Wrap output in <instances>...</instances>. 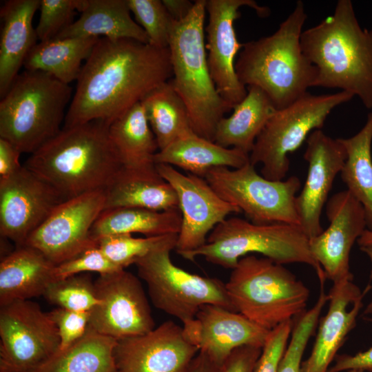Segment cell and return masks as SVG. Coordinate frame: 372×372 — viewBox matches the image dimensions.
Segmentation results:
<instances>
[{"instance_id":"1","label":"cell","mask_w":372,"mask_h":372,"mask_svg":"<svg viewBox=\"0 0 372 372\" xmlns=\"http://www.w3.org/2000/svg\"><path fill=\"white\" fill-rule=\"evenodd\" d=\"M172 77L168 48L99 38L76 80L63 127L92 121L110 125Z\"/></svg>"},{"instance_id":"2","label":"cell","mask_w":372,"mask_h":372,"mask_svg":"<svg viewBox=\"0 0 372 372\" xmlns=\"http://www.w3.org/2000/svg\"><path fill=\"white\" fill-rule=\"evenodd\" d=\"M24 166L65 200L105 190L123 168L109 125L102 121L62 127L30 154Z\"/></svg>"},{"instance_id":"3","label":"cell","mask_w":372,"mask_h":372,"mask_svg":"<svg viewBox=\"0 0 372 372\" xmlns=\"http://www.w3.org/2000/svg\"><path fill=\"white\" fill-rule=\"evenodd\" d=\"M300 43L317 70L315 86L349 92L372 108V30L360 26L351 1H338L331 15L302 32Z\"/></svg>"},{"instance_id":"4","label":"cell","mask_w":372,"mask_h":372,"mask_svg":"<svg viewBox=\"0 0 372 372\" xmlns=\"http://www.w3.org/2000/svg\"><path fill=\"white\" fill-rule=\"evenodd\" d=\"M307 18L303 2L298 1L274 33L244 43L236 61L239 81L245 87L261 89L277 110L289 106L315 87L317 70L300 43Z\"/></svg>"},{"instance_id":"5","label":"cell","mask_w":372,"mask_h":372,"mask_svg":"<svg viewBox=\"0 0 372 372\" xmlns=\"http://www.w3.org/2000/svg\"><path fill=\"white\" fill-rule=\"evenodd\" d=\"M206 0L194 1L188 15L175 21L169 50V82L187 107L192 130L214 141L219 121L231 107L221 98L210 74L205 48Z\"/></svg>"},{"instance_id":"6","label":"cell","mask_w":372,"mask_h":372,"mask_svg":"<svg viewBox=\"0 0 372 372\" xmlns=\"http://www.w3.org/2000/svg\"><path fill=\"white\" fill-rule=\"evenodd\" d=\"M72 87L39 71L25 70L0 101V138L32 154L61 130Z\"/></svg>"},{"instance_id":"7","label":"cell","mask_w":372,"mask_h":372,"mask_svg":"<svg viewBox=\"0 0 372 372\" xmlns=\"http://www.w3.org/2000/svg\"><path fill=\"white\" fill-rule=\"evenodd\" d=\"M251 254L280 265H308L316 271L320 283L325 282L324 272L311 254L309 237L296 225L227 218L214 228L204 245L181 256L189 260L202 256L211 264L232 269L241 258Z\"/></svg>"},{"instance_id":"8","label":"cell","mask_w":372,"mask_h":372,"mask_svg":"<svg viewBox=\"0 0 372 372\" xmlns=\"http://www.w3.org/2000/svg\"><path fill=\"white\" fill-rule=\"evenodd\" d=\"M235 311L271 331L304 312L309 290L283 265L254 255L241 258L225 283Z\"/></svg>"},{"instance_id":"9","label":"cell","mask_w":372,"mask_h":372,"mask_svg":"<svg viewBox=\"0 0 372 372\" xmlns=\"http://www.w3.org/2000/svg\"><path fill=\"white\" fill-rule=\"evenodd\" d=\"M354 96L347 92L314 95L307 93L289 106L277 110L256 140L249 154L254 166L261 164V175L284 180L290 165L289 154L298 149L309 134L321 130L331 112Z\"/></svg>"},{"instance_id":"10","label":"cell","mask_w":372,"mask_h":372,"mask_svg":"<svg viewBox=\"0 0 372 372\" xmlns=\"http://www.w3.org/2000/svg\"><path fill=\"white\" fill-rule=\"evenodd\" d=\"M174 247L157 249L138 260V278L147 285L152 304L183 324L195 318L205 305L220 306L235 311L225 283L192 273L176 266L170 254Z\"/></svg>"},{"instance_id":"11","label":"cell","mask_w":372,"mask_h":372,"mask_svg":"<svg viewBox=\"0 0 372 372\" xmlns=\"http://www.w3.org/2000/svg\"><path fill=\"white\" fill-rule=\"evenodd\" d=\"M205 179L223 199L238 207L252 223L300 226L296 200L301 183L297 176L269 180L248 162L236 169L214 168Z\"/></svg>"},{"instance_id":"12","label":"cell","mask_w":372,"mask_h":372,"mask_svg":"<svg viewBox=\"0 0 372 372\" xmlns=\"http://www.w3.org/2000/svg\"><path fill=\"white\" fill-rule=\"evenodd\" d=\"M58 329L30 300L0 306V372H30L59 350Z\"/></svg>"},{"instance_id":"13","label":"cell","mask_w":372,"mask_h":372,"mask_svg":"<svg viewBox=\"0 0 372 372\" xmlns=\"http://www.w3.org/2000/svg\"><path fill=\"white\" fill-rule=\"evenodd\" d=\"M94 287L99 303L89 312V329L118 340L155 328L144 289L132 273L99 275Z\"/></svg>"},{"instance_id":"14","label":"cell","mask_w":372,"mask_h":372,"mask_svg":"<svg viewBox=\"0 0 372 372\" xmlns=\"http://www.w3.org/2000/svg\"><path fill=\"white\" fill-rule=\"evenodd\" d=\"M104 205V190L63 201L28 237L25 245L37 249L55 265L79 256L97 245L91 238L90 231Z\"/></svg>"},{"instance_id":"15","label":"cell","mask_w":372,"mask_h":372,"mask_svg":"<svg viewBox=\"0 0 372 372\" xmlns=\"http://www.w3.org/2000/svg\"><path fill=\"white\" fill-rule=\"evenodd\" d=\"M245 6L254 9L262 18L270 14L268 7L253 0H206L207 63L218 94L232 110L247 93L235 69L236 58L243 43L238 42L234 22L240 17V8Z\"/></svg>"},{"instance_id":"16","label":"cell","mask_w":372,"mask_h":372,"mask_svg":"<svg viewBox=\"0 0 372 372\" xmlns=\"http://www.w3.org/2000/svg\"><path fill=\"white\" fill-rule=\"evenodd\" d=\"M160 176L175 190L181 225L176 250L183 254L203 245L214 228L234 213L241 212L236 206L223 199L202 177L180 172L167 164H156Z\"/></svg>"},{"instance_id":"17","label":"cell","mask_w":372,"mask_h":372,"mask_svg":"<svg viewBox=\"0 0 372 372\" xmlns=\"http://www.w3.org/2000/svg\"><path fill=\"white\" fill-rule=\"evenodd\" d=\"M65 199L24 165L0 180V234L23 246L28 237Z\"/></svg>"},{"instance_id":"18","label":"cell","mask_w":372,"mask_h":372,"mask_svg":"<svg viewBox=\"0 0 372 372\" xmlns=\"http://www.w3.org/2000/svg\"><path fill=\"white\" fill-rule=\"evenodd\" d=\"M199 352L172 320L142 335L118 340L114 348L119 372H188Z\"/></svg>"},{"instance_id":"19","label":"cell","mask_w":372,"mask_h":372,"mask_svg":"<svg viewBox=\"0 0 372 372\" xmlns=\"http://www.w3.org/2000/svg\"><path fill=\"white\" fill-rule=\"evenodd\" d=\"M326 213L329 227L309 239L311 254L322 268L326 278L333 283L353 280L349 256L354 242L366 229L365 211L346 189L327 200Z\"/></svg>"},{"instance_id":"20","label":"cell","mask_w":372,"mask_h":372,"mask_svg":"<svg viewBox=\"0 0 372 372\" xmlns=\"http://www.w3.org/2000/svg\"><path fill=\"white\" fill-rule=\"evenodd\" d=\"M306 142L304 159L308 163V173L296 203L300 227L311 239L324 230L320 223L322 211L347 153L339 138L329 136L322 130L312 132Z\"/></svg>"},{"instance_id":"21","label":"cell","mask_w":372,"mask_h":372,"mask_svg":"<svg viewBox=\"0 0 372 372\" xmlns=\"http://www.w3.org/2000/svg\"><path fill=\"white\" fill-rule=\"evenodd\" d=\"M182 327L186 339L218 366L238 347L262 348L270 331L238 312L214 304L203 306Z\"/></svg>"},{"instance_id":"22","label":"cell","mask_w":372,"mask_h":372,"mask_svg":"<svg viewBox=\"0 0 372 372\" xmlns=\"http://www.w3.org/2000/svg\"><path fill=\"white\" fill-rule=\"evenodd\" d=\"M362 292L352 280L333 285L328 294L329 309L322 318L310 356L301 364V372H328L329 365L356 324L363 307L362 299L370 289Z\"/></svg>"},{"instance_id":"23","label":"cell","mask_w":372,"mask_h":372,"mask_svg":"<svg viewBox=\"0 0 372 372\" xmlns=\"http://www.w3.org/2000/svg\"><path fill=\"white\" fill-rule=\"evenodd\" d=\"M41 0H8L0 9V96L7 92L38 43L32 21Z\"/></svg>"},{"instance_id":"24","label":"cell","mask_w":372,"mask_h":372,"mask_svg":"<svg viewBox=\"0 0 372 372\" xmlns=\"http://www.w3.org/2000/svg\"><path fill=\"white\" fill-rule=\"evenodd\" d=\"M104 209L136 207L154 211L178 209L172 186L156 167L145 169L123 167L104 190Z\"/></svg>"},{"instance_id":"25","label":"cell","mask_w":372,"mask_h":372,"mask_svg":"<svg viewBox=\"0 0 372 372\" xmlns=\"http://www.w3.org/2000/svg\"><path fill=\"white\" fill-rule=\"evenodd\" d=\"M55 265L37 249L23 245L0 262V306L43 296L56 280Z\"/></svg>"},{"instance_id":"26","label":"cell","mask_w":372,"mask_h":372,"mask_svg":"<svg viewBox=\"0 0 372 372\" xmlns=\"http://www.w3.org/2000/svg\"><path fill=\"white\" fill-rule=\"evenodd\" d=\"M80 13L56 38L104 37L149 43L145 31L131 16L127 0H85Z\"/></svg>"},{"instance_id":"27","label":"cell","mask_w":372,"mask_h":372,"mask_svg":"<svg viewBox=\"0 0 372 372\" xmlns=\"http://www.w3.org/2000/svg\"><path fill=\"white\" fill-rule=\"evenodd\" d=\"M155 164H167L202 178L212 169H236L249 162V154L192 133L183 136L154 156Z\"/></svg>"},{"instance_id":"28","label":"cell","mask_w":372,"mask_h":372,"mask_svg":"<svg viewBox=\"0 0 372 372\" xmlns=\"http://www.w3.org/2000/svg\"><path fill=\"white\" fill-rule=\"evenodd\" d=\"M247 90V95L234 107L231 114L218 123L214 142L249 154L258 135L277 109L259 87L251 85Z\"/></svg>"},{"instance_id":"29","label":"cell","mask_w":372,"mask_h":372,"mask_svg":"<svg viewBox=\"0 0 372 372\" xmlns=\"http://www.w3.org/2000/svg\"><path fill=\"white\" fill-rule=\"evenodd\" d=\"M99 38H55L39 41L23 64L27 70L47 73L70 85L76 81L81 68Z\"/></svg>"},{"instance_id":"30","label":"cell","mask_w":372,"mask_h":372,"mask_svg":"<svg viewBox=\"0 0 372 372\" xmlns=\"http://www.w3.org/2000/svg\"><path fill=\"white\" fill-rule=\"evenodd\" d=\"M179 209L154 211L136 207L103 210L94 223L90 237L94 242L115 234H141L145 236L178 234L181 225Z\"/></svg>"},{"instance_id":"31","label":"cell","mask_w":372,"mask_h":372,"mask_svg":"<svg viewBox=\"0 0 372 372\" xmlns=\"http://www.w3.org/2000/svg\"><path fill=\"white\" fill-rule=\"evenodd\" d=\"M109 134L123 167L145 169L156 167L154 156L158 147L141 103L114 121L109 125Z\"/></svg>"},{"instance_id":"32","label":"cell","mask_w":372,"mask_h":372,"mask_svg":"<svg viewBox=\"0 0 372 372\" xmlns=\"http://www.w3.org/2000/svg\"><path fill=\"white\" fill-rule=\"evenodd\" d=\"M116 342L87 328L76 342L30 372H114Z\"/></svg>"},{"instance_id":"33","label":"cell","mask_w":372,"mask_h":372,"mask_svg":"<svg viewBox=\"0 0 372 372\" xmlns=\"http://www.w3.org/2000/svg\"><path fill=\"white\" fill-rule=\"evenodd\" d=\"M141 103L158 150L194 133L187 107L169 81L153 89Z\"/></svg>"},{"instance_id":"34","label":"cell","mask_w":372,"mask_h":372,"mask_svg":"<svg viewBox=\"0 0 372 372\" xmlns=\"http://www.w3.org/2000/svg\"><path fill=\"white\" fill-rule=\"evenodd\" d=\"M339 139L347 153L340 176L347 190L363 207L367 229L372 230V112L356 134Z\"/></svg>"},{"instance_id":"35","label":"cell","mask_w":372,"mask_h":372,"mask_svg":"<svg viewBox=\"0 0 372 372\" xmlns=\"http://www.w3.org/2000/svg\"><path fill=\"white\" fill-rule=\"evenodd\" d=\"M178 234L136 238L132 234H115L101 238L97 245L116 267L125 269L150 252L167 246L176 247Z\"/></svg>"},{"instance_id":"36","label":"cell","mask_w":372,"mask_h":372,"mask_svg":"<svg viewBox=\"0 0 372 372\" xmlns=\"http://www.w3.org/2000/svg\"><path fill=\"white\" fill-rule=\"evenodd\" d=\"M43 296L58 308L76 312H90L99 303L94 282L84 273L55 280Z\"/></svg>"},{"instance_id":"37","label":"cell","mask_w":372,"mask_h":372,"mask_svg":"<svg viewBox=\"0 0 372 372\" xmlns=\"http://www.w3.org/2000/svg\"><path fill=\"white\" fill-rule=\"evenodd\" d=\"M127 3L136 23L147 34L149 44L167 48L175 21L162 0H127Z\"/></svg>"},{"instance_id":"38","label":"cell","mask_w":372,"mask_h":372,"mask_svg":"<svg viewBox=\"0 0 372 372\" xmlns=\"http://www.w3.org/2000/svg\"><path fill=\"white\" fill-rule=\"evenodd\" d=\"M85 2V0H41L36 27L39 41L56 38L74 21L76 12L82 11Z\"/></svg>"},{"instance_id":"39","label":"cell","mask_w":372,"mask_h":372,"mask_svg":"<svg viewBox=\"0 0 372 372\" xmlns=\"http://www.w3.org/2000/svg\"><path fill=\"white\" fill-rule=\"evenodd\" d=\"M320 315L317 309L311 308L298 317L278 372H301L302 355L318 322Z\"/></svg>"},{"instance_id":"40","label":"cell","mask_w":372,"mask_h":372,"mask_svg":"<svg viewBox=\"0 0 372 372\" xmlns=\"http://www.w3.org/2000/svg\"><path fill=\"white\" fill-rule=\"evenodd\" d=\"M119 270L122 269L114 265L96 245L79 256L56 265L54 276L56 280H60L85 272H97L101 275Z\"/></svg>"},{"instance_id":"41","label":"cell","mask_w":372,"mask_h":372,"mask_svg":"<svg viewBox=\"0 0 372 372\" xmlns=\"http://www.w3.org/2000/svg\"><path fill=\"white\" fill-rule=\"evenodd\" d=\"M293 326V320H288L269 331L254 372H278Z\"/></svg>"},{"instance_id":"42","label":"cell","mask_w":372,"mask_h":372,"mask_svg":"<svg viewBox=\"0 0 372 372\" xmlns=\"http://www.w3.org/2000/svg\"><path fill=\"white\" fill-rule=\"evenodd\" d=\"M55 323L60 338L58 351H63L86 333L89 323V312H76L56 308L48 312Z\"/></svg>"},{"instance_id":"43","label":"cell","mask_w":372,"mask_h":372,"mask_svg":"<svg viewBox=\"0 0 372 372\" xmlns=\"http://www.w3.org/2000/svg\"><path fill=\"white\" fill-rule=\"evenodd\" d=\"M262 348L242 346L234 350L220 366L218 372H254Z\"/></svg>"},{"instance_id":"44","label":"cell","mask_w":372,"mask_h":372,"mask_svg":"<svg viewBox=\"0 0 372 372\" xmlns=\"http://www.w3.org/2000/svg\"><path fill=\"white\" fill-rule=\"evenodd\" d=\"M365 319L372 322V314ZM351 369L372 372V347L367 351L358 353L354 355H338L335 363L329 369L328 372H340Z\"/></svg>"},{"instance_id":"45","label":"cell","mask_w":372,"mask_h":372,"mask_svg":"<svg viewBox=\"0 0 372 372\" xmlns=\"http://www.w3.org/2000/svg\"><path fill=\"white\" fill-rule=\"evenodd\" d=\"M21 154L11 143L0 138V180L9 178L22 168Z\"/></svg>"},{"instance_id":"46","label":"cell","mask_w":372,"mask_h":372,"mask_svg":"<svg viewBox=\"0 0 372 372\" xmlns=\"http://www.w3.org/2000/svg\"><path fill=\"white\" fill-rule=\"evenodd\" d=\"M162 1L175 21H180L185 18L194 4V1L189 0H162Z\"/></svg>"},{"instance_id":"47","label":"cell","mask_w":372,"mask_h":372,"mask_svg":"<svg viewBox=\"0 0 372 372\" xmlns=\"http://www.w3.org/2000/svg\"><path fill=\"white\" fill-rule=\"evenodd\" d=\"M220 366L211 360L205 354L198 352L188 372H218Z\"/></svg>"},{"instance_id":"48","label":"cell","mask_w":372,"mask_h":372,"mask_svg":"<svg viewBox=\"0 0 372 372\" xmlns=\"http://www.w3.org/2000/svg\"><path fill=\"white\" fill-rule=\"evenodd\" d=\"M360 247V249L368 256L372 264V245H365V246H362ZM371 276L372 278V269L371 272ZM364 313L372 314V300L366 307Z\"/></svg>"},{"instance_id":"49","label":"cell","mask_w":372,"mask_h":372,"mask_svg":"<svg viewBox=\"0 0 372 372\" xmlns=\"http://www.w3.org/2000/svg\"><path fill=\"white\" fill-rule=\"evenodd\" d=\"M360 247L372 245V230L366 229L358 240Z\"/></svg>"},{"instance_id":"50","label":"cell","mask_w":372,"mask_h":372,"mask_svg":"<svg viewBox=\"0 0 372 372\" xmlns=\"http://www.w3.org/2000/svg\"><path fill=\"white\" fill-rule=\"evenodd\" d=\"M348 372H364V371L359 369H351V370L348 371Z\"/></svg>"},{"instance_id":"51","label":"cell","mask_w":372,"mask_h":372,"mask_svg":"<svg viewBox=\"0 0 372 372\" xmlns=\"http://www.w3.org/2000/svg\"><path fill=\"white\" fill-rule=\"evenodd\" d=\"M114 372H119V371L116 370V371H114Z\"/></svg>"}]
</instances>
